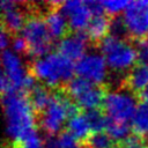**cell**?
<instances>
[{
	"instance_id": "obj_31",
	"label": "cell",
	"mask_w": 148,
	"mask_h": 148,
	"mask_svg": "<svg viewBox=\"0 0 148 148\" xmlns=\"http://www.w3.org/2000/svg\"><path fill=\"white\" fill-rule=\"evenodd\" d=\"M139 99L141 102H148V86L139 94Z\"/></svg>"
},
{
	"instance_id": "obj_20",
	"label": "cell",
	"mask_w": 148,
	"mask_h": 148,
	"mask_svg": "<svg viewBox=\"0 0 148 148\" xmlns=\"http://www.w3.org/2000/svg\"><path fill=\"white\" fill-rule=\"evenodd\" d=\"M105 131L116 143H120L125 141L127 138H130L133 134V130L127 123H116L110 119Z\"/></svg>"
},
{
	"instance_id": "obj_27",
	"label": "cell",
	"mask_w": 148,
	"mask_h": 148,
	"mask_svg": "<svg viewBox=\"0 0 148 148\" xmlns=\"http://www.w3.org/2000/svg\"><path fill=\"white\" fill-rule=\"evenodd\" d=\"M136 51H138V62L148 65V40H142L135 43Z\"/></svg>"
},
{
	"instance_id": "obj_22",
	"label": "cell",
	"mask_w": 148,
	"mask_h": 148,
	"mask_svg": "<svg viewBox=\"0 0 148 148\" xmlns=\"http://www.w3.org/2000/svg\"><path fill=\"white\" fill-rule=\"evenodd\" d=\"M109 35L112 37H116L118 39H121V40H131V36H130V32L125 24L124 16L116 15V16L111 17Z\"/></svg>"
},
{
	"instance_id": "obj_10",
	"label": "cell",
	"mask_w": 148,
	"mask_h": 148,
	"mask_svg": "<svg viewBox=\"0 0 148 148\" xmlns=\"http://www.w3.org/2000/svg\"><path fill=\"white\" fill-rule=\"evenodd\" d=\"M2 9V29L10 36H17L27 21L29 15L28 1H1Z\"/></svg>"
},
{
	"instance_id": "obj_12",
	"label": "cell",
	"mask_w": 148,
	"mask_h": 148,
	"mask_svg": "<svg viewBox=\"0 0 148 148\" xmlns=\"http://www.w3.org/2000/svg\"><path fill=\"white\" fill-rule=\"evenodd\" d=\"M59 10L67 18L71 31H83V29H87L92 17L86 3L77 0L62 1Z\"/></svg>"
},
{
	"instance_id": "obj_18",
	"label": "cell",
	"mask_w": 148,
	"mask_h": 148,
	"mask_svg": "<svg viewBox=\"0 0 148 148\" xmlns=\"http://www.w3.org/2000/svg\"><path fill=\"white\" fill-rule=\"evenodd\" d=\"M133 133L145 138L148 133V102H140L132 119Z\"/></svg>"
},
{
	"instance_id": "obj_4",
	"label": "cell",
	"mask_w": 148,
	"mask_h": 148,
	"mask_svg": "<svg viewBox=\"0 0 148 148\" xmlns=\"http://www.w3.org/2000/svg\"><path fill=\"white\" fill-rule=\"evenodd\" d=\"M97 50L114 74H126L138 60L136 46L132 40H121L110 35L99 43Z\"/></svg>"
},
{
	"instance_id": "obj_6",
	"label": "cell",
	"mask_w": 148,
	"mask_h": 148,
	"mask_svg": "<svg viewBox=\"0 0 148 148\" xmlns=\"http://www.w3.org/2000/svg\"><path fill=\"white\" fill-rule=\"evenodd\" d=\"M64 88L80 110L103 109L108 92L105 86H97L82 77L75 76L69 80Z\"/></svg>"
},
{
	"instance_id": "obj_8",
	"label": "cell",
	"mask_w": 148,
	"mask_h": 148,
	"mask_svg": "<svg viewBox=\"0 0 148 148\" xmlns=\"http://www.w3.org/2000/svg\"><path fill=\"white\" fill-rule=\"evenodd\" d=\"M124 21L135 44L148 36V1H131L124 13Z\"/></svg>"
},
{
	"instance_id": "obj_16",
	"label": "cell",
	"mask_w": 148,
	"mask_h": 148,
	"mask_svg": "<svg viewBox=\"0 0 148 148\" xmlns=\"http://www.w3.org/2000/svg\"><path fill=\"white\" fill-rule=\"evenodd\" d=\"M27 96L29 98L32 111L37 118L47 108L52 98V89L40 82H37L36 86L27 94Z\"/></svg>"
},
{
	"instance_id": "obj_26",
	"label": "cell",
	"mask_w": 148,
	"mask_h": 148,
	"mask_svg": "<svg viewBox=\"0 0 148 148\" xmlns=\"http://www.w3.org/2000/svg\"><path fill=\"white\" fill-rule=\"evenodd\" d=\"M12 47H13V51L18 54L20 57H25L28 58V45L24 40V38L20 35L17 36H14L13 39H12Z\"/></svg>"
},
{
	"instance_id": "obj_34",
	"label": "cell",
	"mask_w": 148,
	"mask_h": 148,
	"mask_svg": "<svg viewBox=\"0 0 148 148\" xmlns=\"http://www.w3.org/2000/svg\"><path fill=\"white\" fill-rule=\"evenodd\" d=\"M147 40H148V36H147Z\"/></svg>"
},
{
	"instance_id": "obj_25",
	"label": "cell",
	"mask_w": 148,
	"mask_h": 148,
	"mask_svg": "<svg viewBox=\"0 0 148 148\" xmlns=\"http://www.w3.org/2000/svg\"><path fill=\"white\" fill-rule=\"evenodd\" d=\"M145 142H146L145 138L139 136V135H136V134L133 133L125 141H123L120 143H117L116 148H142V147L146 146Z\"/></svg>"
},
{
	"instance_id": "obj_1",
	"label": "cell",
	"mask_w": 148,
	"mask_h": 148,
	"mask_svg": "<svg viewBox=\"0 0 148 148\" xmlns=\"http://www.w3.org/2000/svg\"><path fill=\"white\" fill-rule=\"evenodd\" d=\"M7 135L17 142L36 131V116L25 92L16 91L2 95Z\"/></svg>"
},
{
	"instance_id": "obj_13",
	"label": "cell",
	"mask_w": 148,
	"mask_h": 148,
	"mask_svg": "<svg viewBox=\"0 0 148 148\" xmlns=\"http://www.w3.org/2000/svg\"><path fill=\"white\" fill-rule=\"evenodd\" d=\"M44 18L54 42H59L64 36H66L71 31L68 21L65 15L59 10V8H53L50 6L49 10L44 14Z\"/></svg>"
},
{
	"instance_id": "obj_9",
	"label": "cell",
	"mask_w": 148,
	"mask_h": 148,
	"mask_svg": "<svg viewBox=\"0 0 148 148\" xmlns=\"http://www.w3.org/2000/svg\"><path fill=\"white\" fill-rule=\"evenodd\" d=\"M76 76L94 84L105 86L108 82V65L104 57L97 52L86 54L75 64Z\"/></svg>"
},
{
	"instance_id": "obj_5",
	"label": "cell",
	"mask_w": 148,
	"mask_h": 148,
	"mask_svg": "<svg viewBox=\"0 0 148 148\" xmlns=\"http://www.w3.org/2000/svg\"><path fill=\"white\" fill-rule=\"evenodd\" d=\"M21 36L28 45V57L30 60L51 53V50L56 44L46 25L44 15L40 13L28 15Z\"/></svg>"
},
{
	"instance_id": "obj_33",
	"label": "cell",
	"mask_w": 148,
	"mask_h": 148,
	"mask_svg": "<svg viewBox=\"0 0 148 148\" xmlns=\"http://www.w3.org/2000/svg\"><path fill=\"white\" fill-rule=\"evenodd\" d=\"M142 148H148V147H147V146H145V147H142Z\"/></svg>"
},
{
	"instance_id": "obj_17",
	"label": "cell",
	"mask_w": 148,
	"mask_h": 148,
	"mask_svg": "<svg viewBox=\"0 0 148 148\" xmlns=\"http://www.w3.org/2000/svg\"><path fill=\"white\" fill-rule=\"evenodd\" d=\"M66 130L80 143H83L88 139V136L91 134L90 125L88 123V119H87L84 112H82V111H80L79 113H76L75 116H73L68 119Z\"/></svg>"
},
{
	"instance_id": "obj_24",
	"label": "cell",
	"mask_w": 148,
	"mask_h": 148,
	"mask_svg": "<svg viewBox=\"0 0 148 148\" xmlns=\"http://www.w3.org/2000/svg\"><path fill=\"white\" fill-rule=\"evenodd\" d=\"M43 143H44V140L40 139V136L36 131L29 134L23 140L17 141V145L20 148H43Z\"/></svg>"
},
{
	"instance_id": "obj_21",
	"label": "cell",
	"mask_w": 148,
	"mask_h": 148,
	"mask_svg": "<svg viewBox=\"0 0 148 148\" xmlns=\"http://www.w3.org/2000/svg\"><path fill=\"white\" fill-rule=\"evenodd\" d=\"M82 145L86 148H116L117 146L106 132L91 133Z\"/></svg>"
},
{
	"instance_id": "obj_30",
	"label": "cell",
	"mask_w": 148,
	"mask_h": 148,
	"mask_svg": "<svg viewBox=\"0 0 148 148\" xmlns=\"http://www.w3.org/2000/svg\"><path fill=\"white\" fill-rule=\"evenodd\" d=\"M9 40H10V36L2 29V31H1V47H2V50L5 51V50H7L6 47L8 46V44H9Z\"/></svg>"
},
{
	"instance_id": "obj_32",
	"label": "cell",
	"mask_w": 148,
	"mask_h": 148,
	"mask_svg": "<svg viewBox=\"0 0 148 148\" xmlns=\"http://www.w3.org/2000/svg\"><path fill=\"white\" fill-rule=\"evenodd\" d=\"M5 148H20V147H18L17 142H9L8 146H6Z\"/></svg>"
},
{
	"instance_id": "obj_3",
	"label": "cell",
	"mask_w": 148,
	"mask_h": 148,
	"mask_svg": "<svg viewBox=\"0 0 148 148\" xmlns=\"http://www.w3.org/2000/svg\"><path fill=\"white\" fill-rule=\"evenodd\" d=\"M80 111L81 110L68 96L65 88L52 89V98L47 108L36 118L37 127L47 136H56V134H60L64 131L62 127L66 120Z\"/></svg>"
},
{
	"instance_id": "obj_29",
	"label": "cell",
	"mask_w": 148,
	"mask_h": 148,
	"mask_svg": "<svg viewBox=\"0 0 148 148\" xmlns=\"http://www.w3.org/2000/svg\"><path fill=\"white\" fill-rule=\"evenodd\" d=\"M43 148H60L58 138L54 136H46L43 143Z\"/></svg>"
},
{
	"instance_id": "obj_7",
	"label": "cell",
	"mask_w": 148,
	"mask_h": 148,
	"mask_svg": "<svg viewBox=\"0 0 148 148\" xmlns=\"http://www.w3.org/2000/svg\"><path fill=\"white\" fill-rule=\"evenodd\" d=\"M139 97L125 87L106 92L103 111L108 118L116 123H127L133 119L139 105Z\"/></svg>"
},
{
	"instance_id": "obj_28",
	"label": "cell",
	"mask_w": 148,
	"mask_h": 148,
	"mask_svg": "<svg viewBox=\"0 0 148 148\" xmlns=\"http://www.w3.org/2000/svg\"><path fill=\"white\" fill-rule=\"evenodd\" d=\"M86 6L88 7L89 12L91 13V16H97V15H103L105 13L104 7L102 1H95V0H89V1H84Z\"/></svg>"
},
{
	"instance_id": "obj_14",
	"label": "cell",
	"mask_w": 148,
	"mask_h": 148,
	"mask_svg": "<svg viewBox=\"0 0 148 148\" xmlns=\"http://www.w3.org/2000/svg\"><path fill=\"white\" fill-rule=\"evenodd\" d=\"M148 86V65L135 64L125 75L123 87L134 92L138 97L139 94Z\"/></svg>"
},
{
	"instance_id": "obj_15",
	"label": "cell",
	"mask_w": 148,
	"mask_h": 148,
	"mask_svg": "<svg viewBox=\"0 0 148 148\" xmlns=\"http://www.w3.org/2000/svg\"><path fill=\"white\" fill-rule=\"evenodd\" d=\"M110 21L111 17L108 14L92 16L88 27H87V35L90 39L92 49H97L99 43L109 36L110 30Z\"/></svg>"
},
{
	"instance_id": "obj_2",
	"label": "cell",
	"mask_w": 148,
	"mask_h": 148,
	"mask_svg": "<svg viewBox=\"0 0 148 148\" xmlns=\"http://www.w3.org/2000/svg\"><path fill=\"white\" fill-rule=\"evenodd\" d=\"M28 68L38 82L51 89L64 88L73 79V73L75 72L73 61L59 52H52L42 58L29 60Z\"/></svg>"
},
{
	"instance_id": "obj_19",
	"label": "cell",
	"mask_w": 148,
	"mask_h": 148,
	"mask_svg": "<svg viewBox=\"0 0 148 148\" xmlns=\"http://www.w3.org/2000/svg\"><path fill=\"white\" fill-rule=\"evenodd\" d=\"M84 114L90 125V130L92 133L104 132L109 124V118L103 111V109H94L84 111Z\"/></svg>"
},
{
	"instance_id": "obj_23",
	"label": "cell",
	"mask_w": 148,
	"mask_h": 148,
	"mask_svg": "<svg viewBox=\"0 0 148 148\" xmlns=\"http://www.w3.org/2000/svg\"><path fill=\"white\" fill-rule=\"evenodd\" d=\"M102 3H103L105 13L110 17L119 15V13L121 10H125L130 5L128 1H124V0H120V1H102Z\"/></svg>"
},
{
	"instance_id": "obj_11",
	"label": "cell",
	"mask_w": 148,
	"mask_h": 148,
	"mask_svg": "<svg viewBox=\"0 0 148 148\" xmlns=\"http://www.w3.org/2000/svg\"><path fill=\"white\" fill-rule=\"evenodd\" d=\"M89 47H92L90 39L87 32L83 31H69L57 44L60 54L76 62L86 56V51Z\"/></svg>"
}]
</instances>
